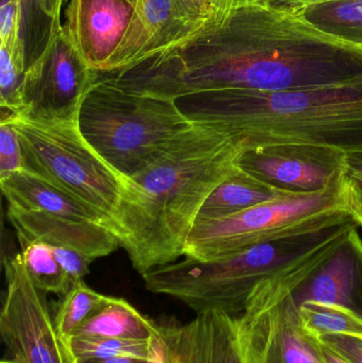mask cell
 Here are the masks:
<instances>
[{
  "mask_svg": "<svg viewBox=\"0 0 362 363\" xmlns=\"http://www.w3.org/2000/svg\"><path fill=\"white\" fill-rule=\"evenodd\" d=\"M120 89L178 99L205 91H280L362 78V52L273 2L217 11L142 63L108 74Z\"/></svg>",
  "mask_w": 362,
  "mask_h": 363,
  "instance_id": "obj_1",
  "label": "cell"
},
{
  "mask_svg": "<svg viewBox=\"0 0 362 363\" xmlns=\"http://www.w3.org/2000/svg\"><path fill=\"white\" fill-rule=\"evenodd\" d=\"M64 2H65V0H55V4H57V11H59V13L61 15H62V9H63Z\"/></svg>",
  "mask_w": 362,
  "mask_h": 363,
  "instance_id": "obj_40",
  "label": "cell"
},
{
  "mask_svg": "<svg viewBox=\"0 0 362 363\" xmlns=\"http://www.w3.org/2000/svg\"><path fill=\"white\" fill-rule=\"evenodd\" d=\"M145 363H172L171 347L163 324L148 341V358Z\"/></svg>",
  "mask_w": 362,
  "mask_h": 363,
  "instance_id": "obj_31",
  "label": "cell"
},
{
  "mask_svg": "<svg viewBox=\"0 0 362 363\" xmlns=\"http://www.w3.org/2000/svg\"><path fill=\"white\" fill-rule=\"evenodd\" d=\"M346 174L319 191H287L227 217L196 221L185 243V257L200 262L227 259L264 243L318 232L353 219L346 208Z\"/></svg>",
  "mask_w": 362,
  "mask_h": 363,
  "instance_id": "obj_6",
  "label": "cell"
},
{
  "mask_svg": "<svg viewBox=\"0 0 362 363\" xmlns=\"http://www.w3.org/2000/svg\"><path fill=\"white\" fill-rule=\"evenodd\" d=\"M15 113L1 111L0 119V180L23 170V150L13 123Z\"/></svg>",
  "mask_w": 362,
  "mask_h": 363,
  "instance_id": "obj_27",
  "label": "cell"
},
{
  "mask_svg": "<svg viewBox=\"0 0 362 363\" xmlns=\"http://www.w3.org/2000/svg\"><path fill=\"white\" fill-rule=\"evenodd\" d=\"M319 1V0H271V2L280 6H288V8H295V6H302V4H310V2Z\"/></svg>",
  "mask_w": 362,
  "mask_h": 363,
  "instance_id": "obj_39",
  "label": "cell"
},
{
  "mask_svg": "<svg viewBox=\"0 0 362 363\" xmlns=\"http://www.w3.org/2000/svg\"><path fill=\"white\" fill-rule=\"evenodd\" d=\"M25 44L0 45V106L18 114L27 72Z\"/></svg>",
  "mask_w": 362,
  "mask_h": 363,
  "instance_id": "obj_26",
  "label": "cell"
},
{
  "mask_svg": "<svg viewBox=\"0 0 362 363\" xmlns=\"http://www.w3.org/2000/svg\"><path fill=\"white\" fill-rule=\"evenodd\" d=\"M346 208L353 219L362 228V182L346 174L344 179Z\"/></svg>",
  "mask_w": 362,
  "mask_h": 363,
  "instance_id": "obj_33",
  "label": "cell"
},
{
  "mask_svg": "<svg viewBox=\"0 0 362 363\" xmlns=\"http://www.w3.org/2000/svg\"><path fill=\"white\" fill-rule=\"evenodd\" d=\"M349 159L341 151L319 147H259L244 150L239 168L281 189L315 192L346 174Z\"/></svg>",
  "mask_w": 362,
  "mask_h": 363,
  "instance_id": "obj_11",
  "label": "cell"
},
{
  "mask_svg": "<svg viewBox=\"0 0 362 363\" xmlns=\"http://www.w3.org/2000/svg\"><path fill=\"white\" fill-rule=\"evenodd\" d=\"M295 300L298 305L314 301L359 311L361 269L349 237L346 243L295 292Z\"/></svg>",
  "mask_w": 362,
  "mask_h": 363,
  "instance_id": "obj_16",
  "label": "cell"
},
{
  "mask_svg": "<svg viewBox=\"0 0 362 363\" xmlns=\"http://www.w3.org/2000/svg\"><path fill=\"white\" fill-rule=\"evenodd\" d=\"M133 11L125 0H68L62 28L86 65L101 72L125 35Z\"/></svg>",
  "mask_w": 362,
  "mask_h": 363,
  "instance_id": "obj_12",
  "label": "cell"
},
{
  "mask_svg": "<svg viewBox=\"0 0 362 363\" xmlns=\"http://www.w3.org/2000/svg\"><path fill=\"white\" fill-rule=\"evenodd\" d=\"M348 174L362 182V157H353L349 159Z\"/></svg>",
  "mask_w": 362,
  "mask_h": 363,
  "instance_id": "obj_37",
  "label": "cell"
},
{
  "mask_svg": "<svg viewBox=\"0 0 362 363\" xmlns=\"http://www.w3.org/2000/svg\"><path fill=\"white\" fill-rule=\"evenodd\" d=\"M357 228L351 219L318 232L264 243L227 259L200 262L185 257L142 277L147 290L171 296L197 315L210 311L238 313L259 286L314 275Z\"/></svg>",
  "mask_w": 362,
  "mask_h": 363,
  "instance_id": "obj_4",
  "label": "cell"
},
{
  "mask_svg": "<svg viewBox=\"0 0 362 363\" xmlns=\"http://www.w3.org/2000/svg\"><path fill=\"white\" fill-rule=\"evenodd\" d=\"M99 72L91 69L57 26L42 55L28 66L18 116L36 123H76Z\"/></svg>",
  "mask_w": 362,
  "mask_h": 363,
  "instance_id": "obj_9",
  "label": "cell"
},
{
  "mask_svg": "<svg viewBox=\"0 0 362 363\" xmlns=\"http://www.w3.org/2000/svg\"><path fill=\"white\" fill-rule=\"evenodd\" d=\"M112 300L89 288L84 281L74 284L69 291L63 296L61 304L55 315L57 333L67 341L76 330L97 315Z\"/></svg>",
  "mask_w": 362,
  "mask_h": 363,
  "instance_id": "obj_22",
  "label": "cell"
},
{
  "mask_svg": "<svg viewBox=\"0 0 362 363\" xmlns=\"http://www.w3.org/2000/svg\"><path fill=\"white\" fill-rule=\"evenodd\" d=\"M125 1L129 2V4H131L132 6H135L136 0H125Z\"/></svg>",
  "mask_w": 362,
  "mask_h": 363,
  "instance_id": "obj_42",
  "label": "cell"
},
{
  "mask_svg": "<svg viewBox=\"0 0 362 363\" xmlns=\"http://www.w3.org/2000/svg\"><path fill=\"white\" fill-rule=\"evenodd\" d=\"M193 123L210 125L246 149L310 146L362 157V78L280 91H205L176 99Z\"/></svg>",
  "mask_w": 362,
  "mask_h": 363,
  "instance_id": "obj_3",
  "label": "cell"
},
{
  "mask_svg": "<svg viewBox=\"0 0 362 363\" xmlns=\"http://www.w3.org/2000/svg\"><path fill=\"white\" fill-rule=\"evenodd\" d=\"M356 338H357V337H356ZM359 339H361V340L362 341V338H359Z\"/></svg>",
  "mask_w": 362,
  "mask_h": 363,
  "instance_id": "obj_44",
  "label": "cell"
},
{
  "mask_svg": "<svg viewBox=\"0 0 362 363\" xmlns=\"http://www.w3.org/2000/svg\"><path fill=\"white\" fill-rule=\"evenodd\" d=\"M217 11L235 10L254 4H267L271 0H212Z\"/></svg>",
  "mask_w": 362,
  "mask_h": 363,
  "instance_id": "obj_35",
  "label": "cell"
},
{
  "mask_svg": "<svg viewBox=\"0 0 362 363\" xmlns=\"http://www.w3.org/2000/svg\"><path fill=\"white\" fill-rule=\"evenodd\" d=\"M355 48L357 49V50H359L361 51V52H362V45H359V46H354Z\"/></svg>",
  "mask_w": 362,
  "mask_h": 363,
  "instance_id": "obj_43",
  "label": "cell"
},
{
  "mask_svg": "<svg viewBox=\"0 0 362 363\" xmlns=\"http://www.w3.org/2000/svg\"><path fill=\"white\" fill-rule=\"evenodd\" d=\"M300 322L312 337L348 335L362 338V313L350 307L310 302L298 305Z\"/></svg>",
  "mask_w": 362,
  "mask_h": 363,
  "instance_id": "obj_21",
  "label": "cell"
},
{
  "mask_svg": "<svg viewBox=\"0 0 362 363\" xmlns=\"http://www.w3.org/2000/svg\"><path fill=\"white\" fill-rule=\"evenodd\" d=\"M287 191L238 167L206 199L196 221L227 217L269 202Z\"/></svg>",
  "mask_w": 362,
  "mask_h": 363,
  "instance_id": "obj_17",
  "label": "cell"
},
{
  "mask_svg": "<svg viewBox=\"0 0 362 363\" xmlns=\"http://www.w3.org/2000/svg\"><path fill=\"white\" fill-rule=\"evenodd\" d=\"M23 6V40L27 66L46 48L55 27L62 25V15L55 0H21Z\"/></svg>",
  "mask_w": 362,
  "mask_h": 363,
  "instance_id": "obj_23",
  "label": "cell"
},
{
  "mask_svg": "<svg viewBox=\"0 0 362 363\" xmlns=\"http://www.w3.org/2000/svg\"><path fill=\"white\" fill-rule=\"evenodd\" d=\"M50 247L55 254V259L57 260L62 269L65 271L66 274L72 281V285L83 281V279L89 274V264L93 262V260L74 250Z\"/></svg>",
  "mask_w": 362,
  "mask_h": 363,
  "instance_id": "obj_29",
  "label": "cell"
},
{
  "mask_svg": "<svg viewBox=\"0 0 362 363\" xmlns=\"http://www.w3.org/2000/svg\"><path fill=\"white\" fill-rule=\"evenodd\" d=\"M19 241L23 264L34 285L46 294L65 296L72 283L55 259L51 247L38 241Z\"/></svg>",
  "mask_w": 362,
  "mask_h": 363,
  "instance_id": "obj_24",
  "label": "cell"
},
{
  "mask_svg": "<svg viewBox=\"0 0 362 363\" xmlns=\"http://www.w3.org/2000/svg\"><path fill=\"white\" fill-rule=\"evenodd\" d=\"M1 363H16L13 359H4L2 360Z\"/></svg>",
  "mask_w": 362,
  "mask_h": 363,
  "instance_id": "obj_41",
  "label": "cell"
},
{
  "mask_svg": "<svg viewBox=\"0 0 362 363\" xmlns=\"http://www.w3.org/2000/svg\"><path fill=\"white\" fill-rule=\"evenodd\" d=\"M291 9L317 31L352 46L362 45V0H319Z\"/></svg>",
  "mask_w": 362,
  "mask_h": 363,
  "instance_id": "obj_20",
  "label": "cell"
},
{
  "mask_svg": "<svg viewBox=\"0 0 362 363\" xmlns=\"http://www.w3.org/2000/svg\"><path fill=\"white\" fill-rule=\"evenodd\" d=\"M191 26L176 0H136L125 35L102 74L121 72L142 63Z\"/></svg>",
  "mask_w": 362,
  "mask_h": 363,
  "instance_id": "obj_13",
  "label": "cell"
},
{
  "mask_svg": "<svg viewBox=\"0 0 362 363\" xmlns=\"http://www.w3.org/2000/svg\"><path fill=\"white\" fill-rule=\"evenodd\" d=\"M148 341L80 337L68 339L66 345L74 362L114 358H131L146 362L148 358Z\"/></svg>",
  "mask_w": 362,
  "mask_h": 363,
  "instance_id": "obj_25",
  "label": "cell"
},
{
  "mask_svg": "<svg viewBox=\"0 0 362 363\" xmlns=\"http://www.w3.org/2000/svg\"><path fill=\"white\" fill-rule=\"evenodd\" d=\"M295 294H287L274 308L272 360L273 363H324L301 325Z\"/></svg>",
  "mask_w": 362,
  "mask_h": 363,
  "instance_id": "obj_18",
  "label": "cell"
},
{
  "mask_svg": "<svg viewBox=\"0 0 362 363\" xmlns=\"http://www.w3.org/2000/svg\"><path fill=\"white\" fill-rule=\"evenodd\" d=\"M358 228H355L351 232L349 239H350L351 245H352L355 254H356L359 269H361V300L362 302V238L359 235Z\"/></svg>",
  "mask_w": 362,
  "mask_h": 363,
  "instance_id": "obj_36",
  "label": "cell"
},
{
  "mask_svg": "<svg viewBox=\"0 0 362 363\" xmlns=\"http://www.w3.org/2000/svg\"><path fill=\"white\" fill-rule=\"evenodd\" d=\"M185 18L195 23L205 21L217 12L212 0H176Z\"/></svg>",
  "mask_w": 362,
  "mask_h": 363,
  "instance_id": "obj_32",
  "label": "cell"
},
{
  "mask_svg": "<svg viewBox=\"0 0 362 363\" xmlns=\"http://www.w3.org/2000/svg\"><path fill=\"white\" fill-rule=\"evenodd\" d=\"M159 330V324L142 315L123 298H113L97 315L81 325L70 338L102 337L147 341Z\"/></svg>",
  "mask_w": 362,
  "mask_h": 363,
  "instance_id": "obj_19",
  "label": "cell"
},
{
  "mask_svg": "<svg viewBox=\"0 0 362 363\" xmlns=\"http://www.w3.org/2000/svg\"><path fill=\"white\" fill-rule=\"evenodd\" d=\"M77 121L91 148L127 179L193 123L176 100L131 93L101 72L85 96Z\"/></svg>",
  "mask_w": 362,
  "mask_h": 363,
  "instance_id": "obj_5",
  "label": "cell"
},
{
  "mask_svg": "<svg viewBox=\"0 0 362 363\" xmlns=\"http://www.w3.org/2000/svg\"><path fill=\"white\" fill-rule=\"evenodd\" d=\"M244 150L234 136L193 123L128 178L115 233L140 275L184 256L202 205L238 169Z\"/></svg>",
  "mask_w": 362,
  "mask_h": 363,
  "instance_id": "obj_2",
  "label": "cell"
},
{
  "mask_svg": "<svg viewBox=\"0 0 362 363\" xmlns=\"http://www.w3.org/2000/svg\"><path fill=\"white\" fill-rule=\"evenodd\" d=\"M23 44V6L21 0H1L0 4V45Z\"/></svg>",
  "mask_w": 362,
  "mask_h": 363,
  "instance_id": "obj_28",
  "label": "cell"
},
{
  "mask_svg": "<svg viewBox=\"0 0 362 363\" xmlns=\"http://www.w3.org/2000/svg\"><path fill=\"white\" fill-rule=\"evenodd\" d=\"M6 292L0 334L16 363H74L51 317L46 292L34 285L21 254L4 262Z\"/></svg>",
  "mask_w": 362,
  "mask_h": 363,
  "instance_id": "obj_10",
  "label": "cell"
},
{
  "mask_svg": "<svg viewBox=\"0 0 362 363\" xmlns=\"http://www.w3.org/2000/svg\"><path fill=\"white\" fill-rule=\"evenodd\" d=\"M8 218L21 240L74 250L93 262L110 255L120 245L118 236L111 228L95 222L25 211L11 205H8Z\"/></svg>",
  "mask_w": 362,
  "mask_h": 363,
  "instance_id": "obj_14",
  "label": "cell"
},
{
  "mask_svg": "<svg viewBox=\"0 0 362 363\" xmlns=\"http://www.w3.org/2000/svg\"><path fill=\"white\" fill-rule=\"evenodd\" d=\"M300 287L297 281L259 286L240 313L205 311L186 324H163L172 363H273L274 308Z\"/></svg>",
  "mask_w": 362,
  "mask_h": 363,
  "instance_id": "obj_8",
  "label": "cell"
},
{
  "mask_svg": "<svg viewBox=\"0 0 362 363\" xmlns=\"http://www.w3.org/2000/svg\"><path fill=\"white\" fill-rule=\"evenodd\" d=\"M0 184L2 194L11 206L95 222L108 226L115 233L113 222L106 216L26 170L1 179Z\"/></svg>",
  "mask_w": 362,
  "mask_h": 363,
  "instance_id": "obj_15",
  "label": "cell"
},
{
  "mask_svg": "<svg viewBox=\"0 0 362 363\" xmlns=\"http://www.w3.org/2000/svg\"><path fill=\"white\" fill-rule=\"evenodd\" d=\"M329 343L338 353L352 363H362V341L348 335H331L318 337Z\"/></svg>",
  "mask_w": 362,
  "mask_h": 363,
  "instance_id": "obj_30",
  "label": "cell"
},
{
  "mask_svg": "<svg viewBox=\"0 0 362 363\" xmlns=\"http://www.w3.org/2000/svg\"><path fill=\"white\" fill-rule=\"evenodd\" d=\"M23 170L106 216L114 225L127 178L85 140L76 123H36L12 115Z\"/></svg>",
  "mask_w": 362,
  "mask_h": 363,
  "instance_id": "obj_7",
  "label": "cell"
},
{
  "mask_svg": "<svg viewBox=\"0 0 362 363\" xmlns=\"http://www.w3.org/2000/svg\"><path fill=\"white\" fill-rule=\"evenodd\" d=\"M142 360L131 359V358H114L106 360H86V362H77L74 363H145Z\"/></svg>",
  "mask_w": 362,
  "mask_h": 363,
  "instance_id": "obj_38",
  "label": "cell"
},
{
  "mask_svg": "<svg viewBox=\"0 0 362 363\" xmlns=\"http://www.w3.org/2000/svg\"><path fill=\"white\" fill-rule=\"evenodd\" d=\"M312 342H314L315 347H316L317 353L319 357L322 359L324 363H352L349 362L346 358H344L341 354L338 353L334 347H332L329 343L325 342L322 338L318 337H312Z\"/></svg>",
  "mask_w": 362,
  "mask_h": 363,
  "instance_id": "obj_34",
  "label": "cell"
}]
</instances>
